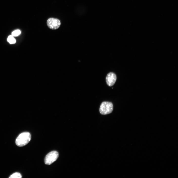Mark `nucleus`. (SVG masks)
I'll list each match as a JSON object with an SVG mask.
<instances>
[{
  "instance_id": "obj_1",
  "label": "nucleus",
  "mask_w": 178,
  "mask_h": 178,
  "mask_svg": "<svg viewBox=\"0 0 178 178\" xmlns=\"http://www.w3.org/2000/svg\"><path fill=\"white\" fill-rule=\"evenodd\" d=\"M31 139L30 134L28 132H25L20 134L16 140V144L19 147L25 146L30 141Z\"/></svg>"
},
{
  "instance_id": "obj_2",
  "label": "nucleus",
  "mask_w": 178,
  "mask_h": 178,
  "mask_svg": "<svg viewBox=\"0 0 178 178\" xmlns=\"http://www.w3.org/2000/svg\"><path fill=\"white\" fill-rule=\"evenodd\" d=\"M113 106L112 103L110 102L104 101L101 104L99 109L100 113L105 115L109 114L112 112Z\"/></svg>"
},
{
  "instance_id": "obj_3",
  "label": "nucleus",
  "mask_w": 178,
  "mask_h": 178,
  "mask_svg": "<svg viewBox=\"0 0 178 178\" xmlns=\"http://www.w3.org/2000/svg\"><path fill=\"white\" fill-rule=\"evenodd\" d=\"M59 155V153L57 151H54L50 152L45 157V164L48 165L51 164L57 159Z\"/></svg>"
},
{
  "instance_id": "obj_4",
  "label": "nucleus",
  "mask_w": 178,
  "mask_h": 178,
  "mask_svg": "<svg viewBox=\"0 0 178 178\" xmlns=\"http://www.w3.org/2000/svg\"><path fill=\"white\" fill-rule=\"evenodd\" d=\"M47 24L48 27L52 29H56L60 26L61 23L60 20L57 18H51L47 21Z\"/></svg>"
},
{
  "instance_id": "obj_5",
  "label": "nucleus",
  "mask_w": 178,
  "mask_h": 178,
  "mask_svg": "<svg viewBox=\"0 0 178 178\" xmlns=\"http://www.w3.org/2000/svg\"><path fill=\"white\" fill-rule=\"evenodd\" d=\"M116 79L115 74L112 72H110L107 74L106 77L107 84L109 86H112L114 84Z\"/></svg>"
},
{
  "instance_id": "obj_6",
  "label": "nucleus",
  "mask_w": 178,
  "mask_h": 178,
  "mask_svg": "<svg viewBox=\"0 0 178 178\" xmlns=\"http://www.w3.org/2000/svg\"><path fill=\"white\" fill-rule=\"evenodd\" d=\"M7 41L10 44H14L16 42L15 39L12 35H10L8 36L7 39Z\"/></svg>"
},
{
  "instance_id": "obj_7",
  "label": "nucleus",
  "mask_w": 178,
  "mask_h": 178,
  "mask_svg": "<svg viewBox=\"0 0 178 178\" xmlns=\"http://www.w3.org/2000/svg\"><path fill=\"white\" fill-rule=\"evenodd\" d=\"M22 177V176L21 174L18 172H16L11 175L9 178H21Z\"/></svg>"
},
{
  "instance_id": "obj_8",
  "label": "nucleus",
  "mask_w": 178,
  "mask_h": 178,
  "mask_svg": "<svg viewBox=\"0 0 178 178\" xmlns=\"http://www.w3.org/2000/svg\"><path fill=\"white\" fill-rule=\"evenodd\" d=\"M21 33L20 30H17L13 31L12 33V35L13 37L17 36L19 35Z\"/></svg>"
}]
</instances>
